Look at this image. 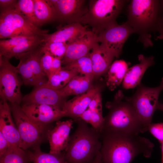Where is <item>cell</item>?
<instances>
[{
  "mask_svg": "<svg viewBox=\"0 0 163 163\" xmlns=\"http://www.w3.org/2000/svg\"><path fill=\"white\" fill-rule=\"evenodd\" d=\"M100 134L103 163H130L141 154L150 157L153 150L154 144L139 134L106 130Z\"/></svg>",
  "mask_w": 163,
  "mask_h": 163,
  "instance_id": "6da1fadb",
  "label": "cell"
},
{
  "mask_svg": "<svg viewBox=\"0 0 163 163\" xmlns=\"http://www.w3.org/2000/svg\"><path fill=\"white\" fill-rule=\"evenodd\" d=\"M75 122L77 127L70 136L65 150L66 159L69 163L89 162L100 152L102 145L100 133L80 119Z\"/></svg>",
  "mask_w": 163,
  "mask_h": 163,
  "instance_id": "7a4b0ae2",
  "label": "cell"
},
{
  "mask_svg": "<svg viewBox=\"0 0 163 163\" xmlns=\"http://www.w3.org/2000/svg\"><path fill=\"white\" fill-rule=\"evenodd\" d=\"M109 112L104 118L102 130H112L139 134L148 130L121 90L113 101L106 104Z\"/></svg>",
  "mask_w": 163,
  "mask_h": 163,
  "instance_id": "3957f363",
  "label": "cell"
},
{
  "mask_svg": "<svg viewBox=\"0 0 163 163\" xmlns=\"http://www.w3.org/2000/svg\"><path fill=\"white\" fill-rule=\"evenodd\" d=\"M160 5V0H132L128 6L126 22L139 35L144 46L153 44L150 33L154 32Z\"/></svg>",
  "mask_w": 163,
  "mask_h": 163,
  "instance_id": "277c9868",
  "label": "cell"
},
{
  "mask_svg": "<svg viewBox=\"0 0 163 163\" xmlns=\"http://www.w3.org/2000/svg\"><path fill=\"white\" fill-rule=\"evenodd\" d=\"M126 2L122 0H89L87 12L78 23L90 26L91 31L97 35L117 23L116 19Z\"/></svg>",
  "mask_w": 163,
  "mask_h": 163,
  "instance_id": "5b68a950",
  "label": "cell"
},
{
  "mask_svg": "<svg viewBox=\"0 0 163 163\" xmlns=\"http://www.w3.org/2000/svg\"><path fill=\"white\" fill-rule=\"evenodd\" d=\"M9 105L21 138L19 147L26 151L40 146L46 137L48 130L53 127L33 121L23 111L20 105L10 103Z\"/></svg>",
  "mask_w": 163,
  "mask_h": 163,
  "instance_id": "8992f818",
  "label": "cell"
},
{
  "mask_svg": "<svg viewBox=\"0 0 163 163\" xmlns=\"http://www.w3.org/2000/svg\"><path fill=\"white\" fill-rule=\"evenodd\" d=\"M48 31L41 29L29 22L15 5L0 11V39L43 35Z\"/></svg>",
  "mask_w": 163,
  "mask_h": 163,
  "instance_id": "52a82bcc",
  "label": "cell"
},
{
  "mask_svg": "<svg viewBox=\"0 0 163 163\" xmlns=\"http://www.w3.org/2000/svg\"><path fill=\"white\" fill-rule=\"evenodd\" d=\"M163 91V78L159 86L154 88L145 86L140 84L135 94L131 97H126L132 106L141 121L148 129L152 117L157 109L158 98Z\"/></svg>",
  "mask_w": 163,
  "mask_h": 163,
  "instance_id": "ba28073f",
  "label": "cell"
},
{
  "mask_svg": "<svg viewBox=\"0 0 163 163\" xmlns=\"http://www.w3.org/2000/svg\"><path fill=\"white\" fill-rule=\"evenodd\" d=\"M8 58L0 55V96L1 100L20 105L23 96L21 88L23 84L16 67Z\"/></svg>",
  "mask_w": 163,
  "mask_h": 163,
  "instance_id": "9c48e42d",
  "label": "cell"
},
{
  "mask_svg": "<svg viewBox=\"0 0 163 163\" xmlns=\"http://www.w3.org/2000/svg\"><path fill=\"white\" fill-rule=\"evenodd\" d=\"M133 33H135L133 30L126 22L121 25L116 23L97 35L98 41L115 57L118 58L122 52L125 42Z\"/></svg>",
  "mask_w": 163,
  "mask_h": 163,
  "instance_id": "30bf717a",
  "label": "cell"
},
{
  "mask_svg": "<svg viewBox=\"0 0 163 163\" xmlns=\"http://www.w3.org/2000/svg\"><path fill=\"white\" fill-rule=\"evenodd\" d=\"M35 87L31 92L23 97L22 104H46L56 106L62 109L66 101L59 90L51 87L46 83Z\"/></svg>",
  "mask_w": 163,
  "mask_h": 163,
  "instance_id": "8fae6325",
  "label": "cell"
},
{
  "mask_svg": "<svg viewBox=\"0 0 163 163\" xmlns=\"http://www.w3.org/2000/svg\"><path fill=\"white\" fill-rule=\"evenodd\" d=\"M23 111L32 120L43 125H49L66 116L64 111L56 106L43 104H22Z\"/></svg>",
  "mask_w": 163,
  "mask_h": 163,
  "instance_id": "7c38bea8",
  "label": "cell"
},
{
  "mask_svg": "<svg viewBox=\"0 0 163 163\" xmlns=\"http://www.w3.org/2000/svg\"><path fill=\"white\" fill-rule=\"evenodd\" d=\"M85 0H56L52 7L56 19L68 24L78 23L88 9Z\"/></svg>",
  "mask_w": 163,
  "mask_h": 163,
  "instance_id": "4fadbf2b",
  "label": "cell"
},
{
  "mask_svg": "<svg viewBox=\"0 0 163 163\" xmlns=\"http://www.w3.org/2000/svg\"><path fill=\"white\" fill-rule=\"evenodd\" d=\"M96 43H98L97 35L91 30H88L81 37L68 43L65 54L62 59L63 66L88 54Z\"/></svg>",
  "mask_w": 163,
  "mask_h": 163,
  "instance_id": "5bb4252c",
  "label": "cell"
},
{
  "mask_svg": "<svg viewBox=\"0 0 163 163\" xmlns=\"http://www.w3.org/2000/svg\"><path fill=\"white\" fill-rule=\"evenodd\" d=\"M73 121L71 119L62 121L57 120L55 126L48 130L46 137L50 144V153H58L66 149Z\"/></svg>",
  "mask_w": 163,
  "mask_h": 163,
  "instance_id": "9a60e30c",
  "label": "cell"
},
{
  "mask_svg": "<svg viewBox=\"0 0 163 163\" xmlns=\"http://www.w3.org/2000/svg\"><path fill=\"white\" fill-rule=\"evenodd\" d=\"M10 107L7 102L0 101V132L8 141L10 147H19L20 136L13 120Z\"/></svg>",
  "mask_w": 163,
  "mask_h": 163,
  "instance_id": "2e32d148",
  "label": "cell"
},
{
  "mask_svg": "<svg viewBox=\"0 0 163 163\" xmlns=\"http://www.w3.org/2000/svg\"><path fill=\"white\" fill-rule=\"evenodd\" d=\"M86 26L79 23L68 24L59 27L54 33L44 35V43L66 42L69 43L82 36L88 31Z\"/></svg>",
  "mask_w": 163,
  "mask_h": 163,
  "instance_id": "e0dca14e",
  "label": "cell"
},
{
  "mask_svg": "<svg viewBox=\"0 0 163 163\" xmlns=\"http://www.w3.org/2000/svg\"><path fill=\"white\" fill-rule=\"evenodd\" d=\"M100 91L99 87H93L86 92L66 101L62 109L66 116L71 117L75 122L87 109L94 95Z\"/></svg>",
  "mask_w": 163,
  "mask_h": 163,
  "instance_id": "ac0fdd59",
  "label": "cell"
},
{
  "mask_svg": "<svg viewBox=\"0 0 163 163\" xmlns=\"http://www.w3.org/2000/svg\"><path fill=\"white\" fill-rule=\"evenodd\" d=\"M139 63L128 68L122 82L125 89L133 88L138 86L146 70L155 63L153 56L145 57L142 54L138 56Z\"/></svg>",
  "mask_w": 163,
  "mask_h": 163,
  "instance_id": "d6986e66",
  "label": "cell"
},
{
  "mask_svg": "<svg viewBox=\"0 0 163 163\" xmlns=\"http://www.w3.org/2000/svg\"><path fill=\"white\" fill-rule=\"evenodd\" d=\"M90 55L94 77L107 73L114 56L98 43L93 46Z\"/></svg>",
  "mask_w": 163,
  "mask_h": 163,
  "instance_id": "ffe728a7",
  "label": "cell"
},
{
  "mask_svg": "<svg viewBox=\"0 0 163 163\" xmlns=\"http://www.w3.org/2000/svg\"><path fill=\"white\" fill-rule=\"evenodd\" d=\"M94 78L85 75H77L65 87L59 89L63 97L71 95H78L84 94L91 88Z\"/></svg>",
  "mask_w": 163,
  "mask_h": 163,
  "instance_id": "44dd1931",
  "label": "cell"
},
{
  "mask_svg": "<svg viewBox=\"0 0 163 163\" xmlns=\"http://www.w3.org/2000/svg\"><path fill=\"white\" fill-rule=\"evenodd\" d=\"M128 69V64L123 60H117L111 65L107 72L106 85L113 91L123 82Z\"/></svg>",
  "mask_w": 163,
  "mask_h": 163,
  "instance_id": "7402d4cb",
  "label": "cell"
},
{
  "mask_svg": "<svg viewBox=\"0 0 163 163\" xmlns=\"http://www.w3.org/2000/svg\"><path fill=\"white\" fill-rule=\"evenodd\" d=\"M43 45L25 53L28 64L34 74L38 86L46 83L48 79L41 65V59L44 54L41 48Z\"/></svg>",
  "mask_w": 163,
  "mask_h": 163,
  "instance_id": "603a6c76",
  "label": "cell"
},
{
  "mask_svg": "<svg viewBox=\"0 0 163 163\" xmlns=\"http://www.w3.org/2000/svg\"><path fill=\"white\" fill-rule=\"evenodd\" d=\"M44 43V35L29 37L3 56L9 59L12 57L19 59L23 55Z\"/></svg>",
  "mask_w": 163,
  "mask_h": 163,
  "instance_id": "cb8c5ba5",
  "label": "cell"
},
{
  "mask_svg": "<svg viewBox=\"0 0 163 163\" xmlns=\"http://www.w3.org/2000/svg\"><path fill=\"white\" fill-rule=\"evenodd\" d=\"M27 151L30 162L33 163H69L65 157V152L51 154L41 151L40 146Z\"/></svg>",
  "mask_w": 163,
  "mask_h": 163,
  "instance_id": "d4e9b609",
  "label": "cell"
},
{
  "mask_svg": "<svg viewBox=\"0 0 163 163\" xmlns=\"http://www.w3.org/2000/svg\"><path fill=\"white\" fill-rule=\"evenodd\" d=\"M34 11L39 25L56 19L53 8L44 0H33Z\"/></svg>",
  "mask_w": 163,
  "mask_h": 163,
  "instance_id": "484cf974",
  "label": "cell"
},
{
  "mask_svg": "<svg viewBox=\"0 0 163 163\" xmlns=\"http://www.w3.org/2000/svg\"><path fill=\"white\" fill-rule=\"evenodd\" d=\"M78 74L73 70L62 69L58 72L51 75L46 83L55 89L59 90L65 87Z\"/></svg>",
  "mask_w": 163,
  "mask_h": 163,
  "instance_id": "4316f807",
  "label": "cell"
},
{
  "mask_svg": "<svg viewBox=\"0 0 163 163\" xmlns=\"http://www.w3.org/2000/svg\"><path fill=\"white\" fill-rule=\"evenodd\" d=\"M62 69L73 70L84 75L94 78L90 53L87 55L62 67Z\"/></svg>",
  "mask_w": 163,
  "mask_h": 163,
  "instance_id": "83f0119b",
  "label": "cell"
},
{
  "mask_svg": "<svg viewBox=\"0 0 163 163\" xmlns=\"http://www.w3.org/2000/svg\"><path fill=\"white\" fill-rule=\"evenodd\" d=\"M19 62L16 67L18 73L23 84L27 86H38L34 74L28 62L25 54L19 58Z\"/></svg>",
  "mask_w": 163,
  "mask_h": 163,
  "instance_id": "f1b7e54d",
  "label": "cell"
},
{
  "mask_svg": "<svg viewBox=\"0 0 163 163\" xmlns=\"http://www.w3.org/2000/svg\"><path fill=\"white\" fill-rule=\"evenodd\" d=\"M30 162L27 152L19 147H10L0 157V163H29Z\"/></svg>",
  "mask_w": 163,
  "mask_h": 163,
  "instance_id": "f546056e",
  "label": "cell"
},
{
  "mask_svg": "<svg viewBox=\"0 0 163 163\" xmlns=\"http://www.w3.org/2000/svg\"><path fill=\"white\" fill-rule=\"evenodd\" d=\"M79 119L90 124L98 131L100 133L101 132L104 121L102 113L92 111L88 108L81 115Z\"/></svg>",
  "mask_w": 163,
  "mask_h": 163,
  "instance_id": "4dcf8cb0",
  "label": "cell"
},
{
  "mask_svg": "<svg viewBox=\"0 0 163 163\" xmlns=\"http://www.w3.org/2000/svg\"><path fill=\"white\" fill-rule=\"evenodd\" d=\"M15 6L29 22L37 26H40L34 15L33 0H18Z\"/></svg>",
  "mask_w": 163,
  "mask_h": 163,
  "instance_id": "1f68e13d",
  "label": "cell"
},
{
  "mask_svg": "<svg viewBox=\"0 0 163 163\" xmlns=\"http://www.w3.org/2000/svg\"><path fill=\"white\" fill-rule=\"evenodd\" d=\"M68 43L66 42H50L44 43L42 46L43 52H47L54 57L62 59L65 54Z\"/></svg>",
  "mask_w": 163,
  "mask_h": 163,
  "instance_id": "d6a6232c",
  "label": "cell"
},
{
  "mask_svg": "<svg viewBox=\"0 0 163 163\" xmlns=\"http://www.w3.org/2000/svg\"><path fill=\"white\" fill-rule=\"evenodd\" d=\"M28 37H29L17 36L10 38L7 40H0V55H4Z\"/></svg>",
  "mask_w": 163,
  "mask_h": 163,
  "instance_id": "836d02e7",
  "label": "cell"
},
{
  "mask_svg": "<svg viewBox=\"0 0 163 163\" xmlns=\"http://www.w3.org/2000/svg\"><path fill=\"white\" fill-rule=\"evenodd\" d=\"M41 63L42 68L47 78L51 74V69L53 56L47 52H44Z\"/></svg>",
  "mask_w": 163,
  "mask_h": 163,
  "instance_id": "e575fe53",
  "label": "cell"
},
{
  "mask_svg": "<svg viewBox=\"0 0 163 163\" xmlns=\"http://www.w3.org/2000/svg\"><path fill=\"white\" fill-rule=\"evenodd\" d=\"M154 32L157 33V39L163 40V0H160L159 14Z\"/></svg>",
  "mask_w": 163,
  "mask_h": 163,
  "instance_id": "d590c367",
  "label": "cell"
},
{
  "mask_svg": "<svg viewBox=\"0 0 163 163\" xmlns=\"http://www.w3.org/2000/svg\"><path fill=\"white\" fill-rule=\"evenodd\" d=\"M148 130L160 143L163 142V122L151 123L149 126Z\"/></svg>",
  "mask_w": 163,
  "mask_h": 163,
  "instance_id": "8d00e7d4",
  "label": "cell"
},
{
  "mask_svg": "<svg viewBox=\"0 0 163 163\" xmlns=\"http://www.w3.org/2000/svg\"><path fill=\"white\" fill-rule=\"evenodd\" d=\"M88 108L92 111L102 113V99L100 91L94 95L88 105Z\"/></svg>",
  "mask_w": 163,
  "mask_h": 163,
  "instance_id": "74e56055",
  "label": "cell"
},
{
  "mask_svg": "<svg viewBox=\"0 0 163 163\" xmlns=\"http://www.w3.org/2000/svg\"><path fill=\"white\" fill-rule=\"evenodd\" d=\"M10 147L8 141L2 132H0V157L7 151Z\"/></svg>",
  "mask_w": 163,
  "mask_h": 163,
  "instance_id": "f35d334b",
  "label": "cell"
},
{
  "mask_svg": "<svg viewBox=\"0 0 163 163\" xmlns=\"http://www.w3.org/2000/svg\"><path fill=\"white\" fill-rule=\"evenodd\" d=\"M62 59L53 57L52 63L51 74L58 72L62 69Z\"/></svg>",
  "mask_w": 163,
  "mask_h": 163,
  "instance_id": "ab89813d",
  "label": "cell"
},
{
  "mask_svg": "<svg viewBox=\"0 0 163 163\" xmlns=\"http://www.w3.org/2000/svg\"><path fill=\"white\" fill-rule=\"evenodd\" d=\"M18 0H0V11L14 6Z\"/></svg>",
  "mask_w": 163,
  "mask_h": 163,
  "instance_id": "60d3db41",
  "label": "cell"
},
{
  "mask_svg": "<svg viewBox=\"0 0 163 163\" xmlns=\"http://www.w3.org/2000/svg\"><path fill=\"white\" fill-rule=\"evenodd\" d=\"M85 163H103L102 160L100 152L92 161L89 162Z\"/></svg>",
  "mask_w": 163,
  "mask_h": 163,
  "instance_id": "b9f144b4",
  "label": "cell"
},
{
  "mask_svg": "<svg viewBox=\"0 0 163 163\" xmlns=\"http://www.w3.org/2000/svg\"><path fill=\"white\" fill-rule=\"evenodd\" d=\"M157 109L163 111V103H159Z\"/></svg>",
  "mask_w": 163,
  "mask_h": 163,
  "instance_id": "7bdbcfd3",
  "label": "cell"
},
{
  "mask_svg": "<svg viewBox=\"0 0 163 163\" xmlns=\"http://www.w3.org/2000/svg\"><path fill=\"white\" fill-rule=\"evenodd\" d=\"M161 143V163H163V142Z\"/></svg>",
  "mask_w": 163,
  "mask_h": 163,
  "instance_id": "ee69618b",
  "label": "cell"
}]
</instances>
